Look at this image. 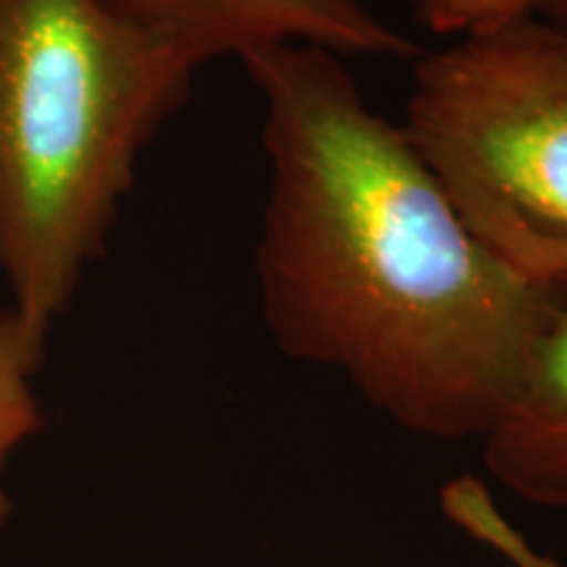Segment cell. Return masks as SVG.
Wrapping results in <instances>:
<instances>
[{"instance_id": "1", "label": "cell", "mask_w": 567, "mask_h": 567, "mask_svg": "<svg viewBox=\"0 0 567 567\" xmlns=\"http://www.w3.org/2000/svg\"><path fill=\"white\" fill-rule=\"evenodd\" d=\"M239 61L264 97L255 266L276 344L339 371L413 434L481 439L563 289L515 271L467 229L342 55L281 42Z\"/></svg>"}, {"instance_id": "6", "label": "cell", "mask_w": 567, "mask_h": 567, "mask_svg": "<svg viewBox=\"0 0 567 567\" xmlns=\"http://www.w3.org/2000/svg\"><path fill=\"white\" fill-rule=\"evenodd\" d=\"M45 339L34 337L11 308L0 310V478L6 463L45 425L34 392V375L45 360ZM13 502L0 481V528L9 523Z\"/></svg>"}, {"instance_id": "5", "label": "cell", "mask_w": 567, "mask_h": 567, "mask_svg": "<svg viewBox=\"0 0 567 567\" xmlns=\"http://www.w3.org/2000/svg\"><path fill=\"white\" fill-rule=\"evenodd\" d=\"M481 444L488 476L507 492L567 513V287Z\"/></svg>"}, {"instance_id": "2", "label": "cell", "mask_w": 567, "mask_h": 567, "mask_svg": "<svg viewBox=\"0 0 567 567\" xmlns=\"http://www.w3.org/2000/svg\"><path fill=\"white\" fill-rule=\"evenodd\" d=\"M197 66L103 0H0V271L51 334Z\"/></svg>"}, {"instance_id": "9", "label": "cell", "mask_w": 567, "mask_h": 567, "mask_svg": "<svg viewBox=\"0 0 567 567\" xmlns=\"http://www.w3.org/2000/svg\"><path fill=\"white\" fill-rule=\"evenodd\" d=\"M536 13L567 34V0H538Z\"/></svg>"}, {"instance_id": "8", "label": "cell", "mask_w": 567, "mask_h": 567, "mask_svg": "<svg viewBox=\"0 0 567 567\" xmlns=\"http://www.w3.org/2000/svg\"><path fill=\"white\" fill-rule=\"evenodd\" d=\"M415 19L444 38L488 30L517 17L536 13L538 0H408Z\"/></svg>"}, {"instance_id": "3", "label": "cell", "mask_w": 567, "mask_h": 567, "mask_svg": "<svg viewBox=\"0 0 567 567\" xmlns=\"http://www.w3.org/2000/svg\"><path fill=\"white\" fill-rule=\"evenodd\" d=\"M402 132L505 264L567 287V34L538 13L425 53Z\"/></svg>"}, {"instance_id": "4", "label": "cell", "mask_w": 567, "mask_h": 567, "mask_svg": "<svg viewBox=\"0 0 567 567\" xmlns=\"http://www.w3.org/2000/svg\"><path fill=\"white\" fill-rule=\"evenodd\" d=\"M137 30L193 61L245 59L268 45L295 42L337 55L408 59L415 45L368 0H103Z\"/></svg>"}, {"instance_id": "7", "label": "cell", "mask_w": 567, "mask_h": 567, "mask_svg": "<svg viewBox=\"0 0 567 567\" xmlns=\"http://www.w3.org/2000/svg\"><path fill=\"white\" fill-rule=\"evenodd\" d=\"M452 526L478 542L481 547L492 549L496 557L513 567H563L544 551H538L526 536L496 507L492 492L486 488H465L452 502L450 509Z\"/></svg>"}]
</instances>
